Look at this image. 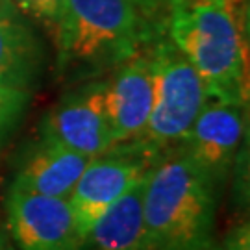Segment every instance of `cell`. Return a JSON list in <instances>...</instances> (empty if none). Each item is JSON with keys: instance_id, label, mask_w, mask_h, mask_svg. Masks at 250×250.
<instances>
[{"instance_id": "obj_1", "label": "cell", "mask_w": 250, "mask_h": 250, "mask_svg": "<svg viewBox=\"0 0 250 250\" xmlns=\"http://www.w3.org/2000/svg\"><path fill=\"white\" fill-rule=\"evenodd\" d=\"M249 0H172L169 39L195 67L208 99L249 100Z\"/></svg>"}, {"instance_id": "obj_2", "label": "cell", "mask_w": 250, "mask_h": 250, "mask_svg": "<svg viewBox=\"0 0 250 250\" xmlns=\"http://www.w3.org/2000/svg\"><path fill=\"white\" fill-rule=\"evenodd\" d=\"M221 184L182 146L154 161L143 180L148 250H209Z\"/></svg>"}, {"instance_id": "obj_3", "label": "cell", "mask_w": 250, "mask_h": 250, "mask_svg": "<svg viewBox=\"0 0 250 250\" xmlns=\"http://www.w3.org/2000/svg\"><path fill=\"white\" fill-rule=\"evenodd\" d=\"M139 0H65L54 34L58 71L87 78L111 71L154 39Z\"/></svg>"}, {"instance_id": "obj_4", "label": "cell", "mask_w": 250, "mask_h": 250, "mask_svg": "<svg viewBox=\"0 0 250 250\" xmlns=\"http://www.w3.org/2000/svg\"><path fill=\"white\" fill-rule=\"evenodd\" d=\"M154 54L158 63L156 102L145 130L132 141L161 156L184 141L208 102V93L195 67L169 37L154 39Z\"/></svg>"}, {"instance_id": "obj_5", "label": "cell", "mask_w": 250, "mask_h": 250, "mask_svg": "<svg viewBox=\"0 0 250 250\" xmlns=\"http://www.w3.org/2000/svg\"><path fill=\"white\" fill-rule=\"evenodd\" d=\"M158 158L137 141L115 143L91 158L67 198L80 235L125 193L137 186Z\"/></svg>"}, {"instance_id": "obj_6", "label": "cell", "mask_w": 250, "mask_h": 250, "mask_svg": "<svg viewBox=\"0 0 250 250\" xmlns=\"http://www.w3.org/2000/svg\"><path fill=\"white\" fill-rule=\"evenodd\" d=\"M154 39L113 67L111 74L104 78L113 145L139 137L152 113L158 93Z\"/></svg>"}, {"instance_id": "obj_7", "label": "cell", "mask_w": 250, "mask_h": 250, "mask_svg": "<svg viewBox=\"0 0 250 250\" xmlns=\"http://www.w3.org/2000/svg\"><path fill=\"white\" fill-rule=\"evenodd\" d=\"M39 135L62 143L89 160L107 150L113 145V135L104 80L89 82L65 93L41 121Z\"/></svg>"}, {"instance_id": "obj_8", "label": "cell", "mask_w": 250, "mask_h": 250, "mask_svg": "<svg viewBox=\"0 0 250 250\" xmlns=\"http://www.w3.org/2000/svg\"><path fill=\"white\" fill-rule=\"evenodd\" d=\"M6 226L17 250H78L82 235L69 202L9 186Z\"/></svg>"}, {"instance_id": "obj_9", "label": "cell", "mask_w": 250, "mask_h": 250, "mask_svg": "<svg viewBox=\"0 0 250 250\" xmlns=\"http://www.w3.org/2000/svg\"><path fill=\"white\" fill-rule=\"evenodd\" d=\"M245 126V104L208 99L180 146L223 184L241 150Z\"/></svg>"}, {"instance_id": "obj_10", "label": "cell", "mask_w": 250, "mask_h": 250, "mask_svg": "<svg viewBox=\"0 0 250 250\" xmlns=\"http://www.w3.org/2000/svg\"><path fill=\"white\" fill-rule=\"evenodd\" d=\"M89 158L46 137L28 145L17 161L11 186L52 198L71 197Z\"/></svg>"}, {"instance_id": "obj_11", "label": "cell", "mask_w": 250, "mask_h": 250, "mask_svg": "<svg viewBox=\"0 0 250 250\" xmlns=\"http://www.w3.org/2000/svg\"><path fill=\"white\" fill-rule=\"evenodd\" d=\"M143 180L91 224L82 235L78 250H148L143 223Z\"/></svg>"}, {"instance_id": "obj_12", "label": "cell", "mask_w": 250, "mask_h": 250, "mask_svg": "<svg viewBox=\"0 0 250 250\" xmlns=\"http://www.w3.org/2000/svg\"><path fill=\"white\" fill-rule=\"evenodd\" d=\"M41 65L43 50L34 30L0 4V83L30 91Z\"/></svg>"}, {"instance_id": "obj_13", "label": "cell", "mask_w": 250, "mask_h": 250, "mask_svg": "<svg viewBox=\"0 0 250 250\" xmlns=\"http://www.w3.org/2000/svg\"><path fill=\"white\" fill-rule=\"evenodd\" d=\"M30 102V91L0 83V146L22 121Z\"/></svg>"}, {"instance_id": "obj_14", "label": "cell", "mask_w": 250, "mask_h": 250, "mask_svg": "<svg viewBox=\"0 0 250 250\" xmlns=\"http://www.w3.org/2000/svg\"><path fill=\"white\" fill-rule=\"evenodd\" d=\"M9 2L22 15H26V17L37 21L39 24H43L54 37L60 17H62L65 0H9Z\"/></svg>"}, {"instance_id": "obj_15", "label": "cell", "mask_w": 250, "mask_h": 250, "mask_svg": "<svg viewBox=\"0 0 250 250\" xmlns=\"http://www.w3.org/2000/svg\"><path fill=\"white\" fill-rule=\"evenodd\" d=\"M249 223H239L226 237V250H249Z\"/></svg>"}, {"instance_id": "obj_16", "label": "cell", "mask_w": 250, "mask_h": 250, "mask_svg": "<svg viewBox=\"0 0 250 250\" xmlns=\"http://www.w3.org/2000/svg\"><path fill=\"white\" fill-rule=\"evenodd\" d=\"M139 2L143 4V8L146 9L148 13H152V11L158 8L160 4H169L170 6V2H172V0H139Z\"/></svg>"}, {"instance_id": "obj_17", "label": "cell", "mask_w": 250, "mask_h": 250, "mask_svg": "<svg viewBox=\"0 0 250 250\" xmlns=\"http://www.w3.org/2000/svg\"><path fill=\"white\" fill-rule=\"evenodd\" d=\"M0 250H13V243L9 239V235H6V232L0 226Z\"/></svg>"}, {"instance_id": "obj_18", "label": "cell", "mask_w": 250, "mask_h": 250, "mask_svg": "<svg viewBox=\"0 0 250 250\" xmlns=\"http://www.w3.org/2000/svg\"><path fill=\"white\" fill-rule=\"evenodd\" d=\"M209 250H217V249H213V247H211V249H209Z\"/></svg>"}]
</instances>
